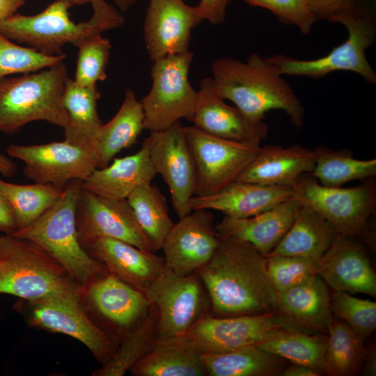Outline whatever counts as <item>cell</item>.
Masks as SVG:
<instances>
[{"label":"cell","mask_w":376,"mask_h":376,"mask_svg":"<svg viewBox=\"0 0 376 376\" xmlns=\"http://www.w3.org/2000/svg\"><path fill=\"white\" fill-rule=\"evenodd\" d=\"M146 139L153 169L168 185L173 207L182 218L192 211L190 200L196 184L195 162L184 126L177 121L165 130L150 132Z\"/></svg>","instance_id":"16"},{"label":"cell","mask_w":376,"mask_h":376,"mask_svg":"<svg viewBox=\"0 0 376 376\" xmlns=\"http://www.w3.org/2000/svg\"><path fill=\"white\" fill-rule=\"evenodd\" d=\"M65 57L64 54L47 55L34 48L18 45L0 33V79L37 72L64 61Z\"/></svg>","instance_id":"39"},{"label":"cell","mask_w":376,"mask_h":376,"mask_svg":"<svg viewBox=\"0 0 376 376\" xmlns=\"http://www.w3.org/2000/svg\"><path fill=\"white\" fill-rule=\"evenodd\" d=\"M196 170L194 196L216 193L237 181L257 155L258 143L240 142L184 126Z\"/></svg>","instance_id":"10"},{"label":"cell","mask_w":376,"mask_h":376,"mask_svg":"<svg viewBox=\"0 0 376 376\" xmlns=\"http://www.w3.org/2000/svg\"><path fill=\"white\" fill-rule=\"evenodd\" d=\"M144 293L158 309V339L185 335L210 313V300L197 272L178 275L166 265Z\"/></svg>","instance_id":"9"},{"label":"cell","mask_w":376,"mask_h":376,"mask_svg":"<svg viewBox=\"0 0 376 376\" xmlns=\"http://www.w3.org/2000/svg\"><path fill=\"white\" fill-rule=\"evenodd\" d=\"M292 187L269 186L235 181L223 189L205 196H194L191 210H217L230 218H246L294 198Z\"/></svg>","instance_id":"23"},{"label":"cell","mask_w":376,"mask_h":376,"mask_svg":"<svg viewBox=\"0 0 376 376\" xmlns=\"http://www.w3.org/2000/svg\"><path fill=\"white\" fill-rule=\"evenodd\" d=\"M359 0H306L318 20H329L337 14L354 6Z\"/></svg>","instance_id":"44"},{"label":"cell","mask_w":376,"mask_h":376,"mask_svg":"<svg viewBox=\"0 0 376 376\" xmlns=\"http://www.w3.org/2000/svg\"><path fill=\"white\" fill-rule=\"evenodd\" d=\"M201 356L209 376H274L286 367L285 359L256 345Z\"/></svg>","instance_id":"31"},{"label":"cell","mask_w":376,"mask_h":376,"mask_svg":"<svg viewBox=\"0 0 376 376\" xmlns=\"http://www.w3.org/2000/svg\"><path fill=\"white\" fill-rule=\"evenodd\" d=\"M16 164L6 156L0 154V173L6 177H12L15 173Z\"/></svg>","instance_id":"49"},{"label":"cell","mask_w":376,"mask_h":376,"mask_svg":"<svg viewBox=\"0 0 376 376\" xmlns=\"http://www.w3.org/2000/svg\"><path fill=\"white\" fill-rule=\"evenodd\" d=\"M126 199L155 253L161 250L174 224L166 196L157 187L148 183L138 187Z\"/></svg>","instance_id":"34"},{"label":"cell","mask_w":376,"mask_h":376,"mask_svg":"<svg viewBox=\"0 0 376 376\" xmlns=\"http://www.w3.org/2000/svg\"><path fill=\"white\" fill-rule=\"evenodd\" d=\"M301 205L294 198L252 217H224L215 228L220 239L246 242L265 256L288 230Z\"/></svg>","instance_id":"24"},{"label":"cell","mask_w":376,"mask_h":376,"mask_svg":"<svg viewBox=\"0 0 376 376\" xmlns=\"http://www.w3.org/2000/svg\"><path fill=\"white\" fill-rule=\"evenodd\" d=\"M254 7L270 10L282 23L297 26L308 35L317 21L306 0H243Z\"/></svg>","instance_id":"43"},{"label":"cell","mask_w":376,"mask_h":376,"mask_svg":"<svg viewBox=\"0 0 376 376\" xmlns=\"http://www.w3.org/2000/svg\"><path fill=\"white\" fill-rule=\"evenodd\" d=\"M79 287L56 260L34 243L1 235L0 294L24 300L58 294H78Z\"/></svg>","instance_id":"7"},{"label":"cell","mask_w":376,"mask_h":376,"mask_svg":"<svg viewBox=\"0 0 376 376\" xmlns=\"http://www.w3.org/2000/svg\"><path fill=\"white\" fill-rule=\"evenodd\" d=\"M91 17L75 23L69 16L72 5L67 0H56L35 15L15 13L0 22V33L23 42L47 55L62 54V47L71 44L77 47L102 33L125 24L120 10L105 0H90Z\"/></svg>","instance_id":"3"},{"label":"cell","mask_w":376,"mask_h":376,"mask_svg":"<svg viewBox=\"0 0 376 376\" xmlns=\"http://www.w3.org/2000/svg\"><path fill=\"white\" fill-rule=\"evenodd\" d=\"M100 97L96 86H81L74 79H68L63 95L68 117L64 128L65 141L79 146L93 147L95 134L102 124L97 109Z\"/></svg>","instance_id":"32"},{"label":"cell","mask_w":376,"mask_h":376,"mask_svg":"<svg viewBox=\"0 0 376 376\" xmlns=\"http://www.w3.org/2000/svg\"><path fill=\"white\" fill-rule=\"evenodd\" d=\"M354 237L338 234L318 260V274L335 291L376 296V275Z\"/></svg>","instance_id":"21"},{"label":"cell","mask_w":376,"mask_h":376,"mask_svg":"<svg viewBox=\"0 0 376 376\" xmlns=\"http://www.w3.org/2000/svg\"><path fill=\"white\" fill-rule=\"evenodd\" d=\"M79 297L93 312L94 322L118 344L147 316L152 305L143 292L108 271L81 289Z\"/></svg>","instance_id":"13"},{"label":"cell","mask_w":376,"mask_h":376,"mask_svg":"<svg viewBox=\"0 0 376 376\" xmlns=\"http://www.w3.org/2000/svg\"><path fill=\"white\" fill-rule=\"evenodd\" d=\"M375 350H372L366 357L364 372L368 375H375Z\"/></svg>","instance_id":"50"},{"label":"cell","mask_w":376,"mask_h":376,"mask_svg":"<svg viewBox=\"0 0 376 376\" xmlns=\"http://www.w3.org/2000/svg\"><path fill=\"white\" fill-rule=\"evenodd\" d=\"M212 81L219 95L232 102L248 117L264 120L271 110H282L297 129L304 123V108L276 66L257 53L243 62L222 57L211 65Z\"/></svg>","instance_id":"2"},{"label":"cell","mask_w":376,"mask_h":376,"mask_svg":"<svg viewBox=\"0 0 376 376\" xmlns=\"http://www.w3.org/2000/svg\"><path fill=\"white\" fill-rule=\"evenodd\" d=\"M25 0H0V22L17 13Z\"/></svg>","instance_id":"47"},{"label":"cell","mask_w":376,"mask_h":376,"mask_svg":"<svg viewBox=\"0 0 376 376\" xmlns=\"http://www.w3.org/2000/svg\"><path fill=\"white\" fill-rule=\"evenodd\" d=\"M174 223L162 249L167 267L178 275H188L212 258L220 238L208 210H193Z\"/></svg>","instance_id":"18"},{"label":"cell","mask_w":376,"mask_h":376,"mask_svg":"<svg viewBox=\"0 0 376 376\" xmlns=\"http://www.w3.org/2000/svg\"><path fill=\"white\" fill-rule=\"evenodd\" d=\"M81 182L80 180L70 181L51 207L31 224L10 235L41 248L62 265L80 290L107 272L79 241L76 208Z\"/></svg>","instance_id":"4"},{"label":"cell","mask_w":376,"mask_h":376,"mask_svg":"<svg viewBox=\"0 0 376 376\" xmlns=\"http://www.w3.org/2000/svg\"><path fill=\"white\" fill-rule=\"evenodd\" d=\"M329 22L340 23L348 36L341 45L326 56L311 60L296 59L283 54L267 57L279 72L290 76L321 78L336 71L359 74L366 81L375 85L376 73L368 62L366 50L376 38V17L373 0H359L352 8L334 16Z\"/></svg>","instance_id":"6"},{"label":"cell","mask_w":376,"mask_h":376,"mask_svg":"<svg viewBox=\"0 0 376 376\" xmlns=\"http://www.w3.org/2000/svg\"><path fill=\"white\" fill-rule=\"evenodd\" d=\"M331 313L342 319L364 340L376 328V303L335 291L330 298Z\"/></svg>","instance_id":"40"},{"label":"cell","mask_w":376,"mask_h":376,"mask_svg":"<svg viewBox=\"0 0 376 376\" xmlns=\"http://www.w3.org/2000/svg\"><path fill=\"white\" fill-rule=\"evenodd\" d=\"M284 376H318L321 373L315 369L304 365L295 364L285 367L283 370Z\"/></svg>","instance_id":"48"},{"label":"cell","mask_w":376,"mask_h":376,"mask_svg":"<svg viewBox=\"0 0 376 376\" xmlns=\"http://www.w3.org/2000/svg\"><path fill=\"white\" fill-rule=\"evenodd\" d=\"M338 234L328 221L302 204L288 230L265 256H295L319 260Z\"/></svg>","instance_id":"29"},{"label":"cell","mask_w":376,"mask_h":376,"mask_svg":"<svg viewBox=\"0 0 376 376\" xmlns=\"http://www.w3.org/2000/svg\"><path fill=\"white\" fill-rule=\"evenodd\" d=\"M269 279L276 292L301 284L318 274V260L295 256H265Z\"/></svg>","instance_id":"41"},{"label":"cell","mask_w":376,"mask_h":376,"mask_svg":"<svg viewBox=\"0 0 376 376\" xmlns=\"http://www.w3.org/2000/svg\"><path fill=\"white\" fill-rule=\"evenodd\" d=\"M265 257L251 244L220 239L210 260L196 272L214 317L259 315L276 311V292L267 274Z\"/></svg>","instance_id":"1"},{"label":"cell","mask_w":376,"mask_h":376,"mask_svg":"<svg viewBox=\"0 0 376 376\" xmlns=\"http://www.w3.org/2000/svg\"><path fill=\"white\" fill-rule=\"evenodd\" d=\"M156 175L146 138L136 153L114 158L111 164L96 169L82 181L81 188L103 197L126 199L138 187L151 183Z\"/></svg>","instance_id":"27"},{"label":"cell","mask_w":376,"mask_h":376,"mask_svg":"<svg viewBox=\"0 0 376 376\" xmlns=\"http://www.w3.org/2000/svg\"><path fill=\"white\" fill-rule=\"evenodd\" d=\"M232 0H200L196 9L203 20L218 25L226 19L227 7Z\"/></svg>","instance_id":"45"},{"label":"cell","mask_w":376,"mask_h":376,"mask_svg":"<svg viewBox=\"0 0 376 376\" xmlns=\"http://www.w3.org/2000/svg\"><path fill=\"white\" fill-rule=\"evenodd\" d=\"M202 21L196 7L182 0H149L143 26L149 58L189 51L191 31Z\"/></svg>","instance_id":"19"},{"label":"cell","mask_w":376,"mask_h":376,"mask_svg":"<svg viewBox=\"0 0 376 376\" xmlns=\"http://www.w3.org/2000/svg\"><path fill=\"white\" fill-rule=\"evenodd\" d=\"M135 376H207L201 354L185 336L157 338L130 370Z\"/></svg>","instance_id":"28"},{"label":"cell","mask_w":376,"mask_h":376,"mask_svg":"<svg viewBox=\"0 0 376 376\" xmlns=\"http://www.w3.org/2000/svg\"><path fill=\"white\" fill-rule=\"evenodd\" d=\"M363 340L345 322L331 319L324 354L325 373L355 375L365 357Z\"/></svg>","instance_id":"36"},{"label":"cell","mask_w":376,"mask_h":376,"mask_svg":"<svg viewBox=\"0 0 376 376\" xmlns=\"http://www.w3.org/2000/svg\"><path fill=\"white\" fill-rule=\"evenodd\" d=\"M326 334L290 329H282L262 343L259 348L276 354L292 363L304 365L325 373Z\"/></svg>","instance_id":"33"},{"label":"cell","mask_w":376,"mask_h":376,"mask_svg":"<svg viewBox=\"0 0 376 376\" xmlns=\"http://www.w3.org/2000/svg\"><path fill=\"white\" fill-rule=\"evenodd\" d=\"M158 309L154 304L141 322L119 343L112 357L94 370L93 376H123L152 347L156 339Z\"/></svg>","instance_id":"38"},{"label":"cell","mask_w":376,"mask_h":376,"mask_svg":"<svg viewBox=\"0 0 376 376\" xmlns=\"http://www.w3.org/2000/svg\"><path fill=\"white\" fill-rule=\"evenodd\" d=\"M1 235H0V246H1Z\"/></svg>","instance_id":"53"},{"label":"cell","mask_w":376,"mask_h":376,"mask_svg":"<svg viewBox=\"0 0 376 376\" xmlns=\"http://www.w3.org/2000/svg\"><path fill=\"white\" fill-rule=\"evenodd\" d=\"M194 54L187 51L152 61L151 88L140 100L144 130L157 132L182 118L191 120L198 94L189 79Z\"/></svg>","instance_id":"8"},{"label":"cell","mask_w":376,"mask_h":376,"mask_svg":"<svg viewBox=\"0 0 376 376\" xmlns=\"http://www.w3.org/2000/svg\"><path fill=\"white\" fill-rule=\"evenodd\" d=\"M315 162L314 150L299 144L287 148L266 146L260 147L237 180L294 187L303 175L312 172Z\"/></svg>","instance_id":"25"},{"label":"cell","mask_w":376,"mask_h":376,"mask_svg":"<svg viewBox=\"0 0 376 376\" xmlns=\"http://www.w3.org/2000/svg\"><path fill=\"white\" fill-rule=\"evenodd\" d=\"M24 301L31 325L78 340L102 364L112 357L119 345L91 319L78 294H58Z\"/></svg>","instance_id":"11"},{"label":"cell","mask_w":376,"mask_h":376,"mask_svg":"<svg viewBox=\"0 0 376 376\" xmlns=\"http://www.w3.org/2000/svg\"><path fill=\"white\" fill-rule=\"evenodd\" d=\"M113 3L118 8L119 10L126 11L134 4H135L138 0H112Z\"/></svg>","instance_id":"51"},{"label":"cell","mask_w":376,"mask_h":376,"mask_svg":"<svg viewBox=\"0 0 376 376\" xmlns=\"http://www.w3.org/2000/svg\"><path fill=\"white\" fill-rule=\"evenodd\" d=\"M16 230L17 226L12 209L0 191V233L12 235Z\"/></svg>","instance_id":"46"},{"label":"cell","mask_w":376,"mask_h":376,"mask_svg":"<svg viewBox=\"0 0 376 376\" xmlns=\"http://www.w3.org/2000/svg\"><path fill=\"white\" fill-rule=\"evenodd\" d=\"M6 152L24 162L23 172L28 179L61 188L72 180L84 181L98 169L94 148L74 145L65 140L31 146L10 144Z\"/></svg>","instance_id":"15"},{"label":"cell","mask_w":376,"mask_h":376,"mask_svg":"<svg viewBox=\"0 0 376 376\" xmlns=\"http://www.w3.org/2000/svg\"><path fill=\"white\" fill-rule=\"evenodd\" d=\"M315 162L310 173L319 183L329 187H340L352 180L376 175V159H354L345 150H331L320 146L315 150Z\"/></svg>","instance_id":"37"},{"label":"cell","mask_w":376,"mask_h":376,"mask_svg":"<svg viewBox=\"0 0 376 376\" xmlns=\"http://www.w3.org/2000/svg\"><path fill=\"white\" fill-rule=\"evenodd\" d=\"M197 93L191 120L196 128L212 136L240 142L260 144L267 137V124L263 120H253L237 107L226 104L211 77L200 81Z\"/></svg>","instance_id":"20"},{"label":"cell","mask_w":376,"mask_h":376,"mask_svg":"<svg viewBox=\"0 0 376 376\" xmlns=\"http://www.w3.org/2000/svg\"><path fill=\"white\" fill-rule=\"evenodd\" d=\"M83 248L108 272L143 292L166 268L164 257L111 237H97Z\"/></svg>","instance_id":"22"},{"label":"cell","mask_w":376,"mask_h":376,"mask_svg":"<svg viewBox=\"0 0 376 376\" xmlns=\"http://www.w3.org/2000/svg\"><path fill=\"white\" fill-rule=\"evenodd\" d=\"M144 130V115L134 91L127 88L117 113L98 128L93 143L98 158V169L109 165L114 156L133 146Z\"/></svg>","instance_id":"30"},{"label":"cell","mask_w":376,"mask_h":376,"mask_svg":"<svg viewBox=\"0 0 376 376\" xmlns=\"http://www.w3.org/2000/svg\"><path fill=\"white\" fill-rule=\"evenodd\" d=\"M330 298L325 282L317 274L276 292V311L302 331L327 335L333 318Z\"/></svg>","instance_id":"26"},{"label":"cell","mask_w":376,"mask_h":376,"mask_svg":"<svg viewBox=\"0 0 376 376\" xmlns=\"http://www.w3.org/2000/svg\"><path fill=\"white\" fill-rule=\"evenodd\" d=\"M67 1H68L72 6L73 5H82V4L90 2V0H67Z\"/></svg>","instance_id":"52"},{"label":"cell","mask_w":376,"mask_h":376,"mask_svg":"<svg viewBox=\"0 0 376 376\" xmlns=\"http://www.w3.org/2000/svg\"><path fill=\"white\" fill-rule=\"evenodd\" d=\"M76 224L82 247L97 237H108L155 253L127 199L106 198L81 188Z\"/></svg>","instance_id":"17"},{"label":"cell","mask_w":376,"mask_h":376,"mask_svg":"<svg viewBox=\"0 0 376 376\" xmlns=\"http://www.w3.org/2000/svg\"><path fill=\"white\" fill-rule=\"evenodd\" d=\"M63 189L50 183L22 185L0 179V191L12 209L17 230L38 219L58 200Z\"/></svg>","instance_id":"35"},{"label":"cell","mask_w":376,"mask_h":376,"mask_svg":"<svg viewBox=\"0 0 376 376\" xmlns=\"http://www.w3.org/2000/svg\"><path fill=\"white\" fill-rule=\"evenodd\" d=\"M78 58L75 75L76 84L81 86H96V83L107 77L111 45L108 38L97 36L78 47Z\"/></svg>","instance_id":"42"},{"label":"cell","mask_w":376,"mask_h":376,"mask_svg":"<svg viewBox=\"0 0 376 376\" xmlns=\"http://www.w3.org/2000/svg\"><path fill=\"white\" fill-rule=\"evenodd\" d=\"M282 329L301 330L277 311L224 318L209 313L185 336L200 354H219L256 345Z\"/></svg>","instance_id":"14"},{"label":"cell","mask_w":376,"mask_h":376,"mask_svg":"<svg viewBox=\"0 0 376 376\" xmlns=\"http://www.w3.org/2000/svg\"><path fill=\"white\" fill-rule=\"evenodd\" d=\"M306 175L293 187L294 198L320 214L338 234L350 237L361 234L375 208L373 184L329 187L320 185L311 174Z\"/></svg>","instance_id":"12"},{"label":"cell","mask_w":376,"mask_h":376,"mask_svg":"<svg viewBox=\"0 0 376 376\" xmlns=\"http://www.w3.org/2000/svg\"><path fill=\"white\" fill-rule=\"evenodd\" d=\"M68 78L63 61L38 72L1 78L0 132L15 133L37 120L66 127L63 95Z\"/></svg>","instance_id":"5"}]
</instances>
